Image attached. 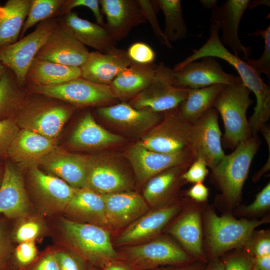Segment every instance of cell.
Here are the masks:
<instances>
[{
	"instance_id": "cell-4",
	"label": "cell",
	"mask_w": 270,
	"mask_h": 270,
	"mask_svg": "<svg viewBox=\"0 0 270 270\" xmlns=\"http://www.w3.org/2000/svg\"><path fill=\"white\" fill-rule=\"evenodd\" d=\"M260 142L257 136L240 143L214 168L212 176L220 186L224 200L230 206L238 204L243 187Z\"/></svg>"
},
{
	"instance_id": "cell-55",
	"label": "cell",
	"mask_w": 270,
	"mask_h": 270,
	"mask_svg": "<svg viewBox=\"0 0 270 270\" xmlns=\"http://www.w3.org/2000/svg\"><path fill=\"white\" fill-rule=\"evenodd\" d=\"M100 268L102 270H133L128 264L121 260L110 261Z\"/></svg>"
},
{
	"instance_id": "cell-45",
	"label": "cell",
	"mask_w": 270,
	"mask_h": 270,
	"mask_svg": "<svg viewBox=\"0 0 270 270\" xmlns=\"http://www.w3.org/2000/svg\"><path fill=\"white\" fill-rule=\"evenodd\" d=\"M20 130L14 118L0 121V160L8 158L10 146Z\"/></svg>"
},
{
	"instance_id": "cell-11",
	"label": "cell",
	"mask_w": 270,
	"mask_h": 270,
	"mask_svg": "<svg viewBox=\"0 0 270 270\" xmlns=\"http://www.w3.org/2000/svg\"><path fill=\"white\" fill-rule=\"evenodd\" d=\"M58 24L54 20H47L20 40L0 48V62L10 70L20 86L26 84L31 64Z\"/></svg>"
},
{
	"instance_id": "cell-13",
	"label": "cell",
	"mask_w": 270,
	"mask_h": 270,
	"mask_svg": "<svg viewBox=\"0 0 270 270\" xmlns=\"http://www.w3.org/2000/svg\"><path fill=\"white\" fill-rule=\"evenodd\" d=\"M84 188L104 196L132 191L134 181L115 158L107 155L89 156Z\"/></svg>"
},
{
	"instance_id": "cell-42",
	"label": "cell",
	"mask_w": 270,
	"mask_h": 270,
	"mask_svg": "<svg viewBox=\"0 0 270 270\" xmlns=\"http://www.w3.org/2000/svg\"><path fill=\"white\" fill-rule=\"evenodd\" d=\"M250 36H261L264 40V48L262 55L258 60L244 58L243 60L260 74H264L270 78V26L265 30H258Z\"/></svg>"
},
{
	"instance_id": "cell-12",
	"label": "cell",
	"mask_w": 270,
	"mask_h": 270,
	"mask_svg": "<svg viewBox=\"0 0 270 270\" xmlns=\"http://www.w3.org/2000/svg\"><path fill=\"white\" fill-rule=\"evenodd\" d=\"M172 69L164 62L158 64L154 78L144 91L128 102L133 108L164 113L178 108L185 100L190 90L175 87Z\"/></svg>"
},
{
	"instance_id": "cell-61",
	"label": "cell",
	"mask_w": 270,
	"mask_h": 270,
	"mask_svg": "<svg viewBox=\"0 0 270 270\" xmlns=\"http://www.w3.org/2000/svg\"><path fill=\"white\" fill-rule=\"evenodd\" d=\"M6 69L7 68L1 62H0V79L6 70Z\"/></svg>"
},
{
	"instance_id": "cell-29",
	"label": "cell",
	"mask_w": 270,
	"mask_h": 270,
	"mask_svg": "<svg viewBox=\"0 0 270 270\" xmlns=\"http://www.w3.org/2000/svg\"><path fill=\"white\" fill-rule=\"evenodd\" d=\"M124 140L122 136L98 124L91 112H87L72 132L70 145L75 150H96L119 144Z\"/></svg>"
},
{
	"instance_id": "cell-34",
	"label": "cell",
	"mask_w": 270,
	"mask_h": 270,
	"mask_svg": "<svg viewBox=\"0 0 270 270\" xmlns=\"http://www.w3.org/2000/svg\"><path fill=\"white\" fill-rule=\"evenodd\" d=\"M30 4L31 0H9L0 6V48L18 41Z\"/></svg>"
},
{
	"instance_id": "cell-25",
	"label": "cell",
	"mask_w": 270,
	"mask_h": 270,
	"mask_svg": "<svg viewBox=\"0 0 270 270\" xmlns=\"http://www.w3.org/2000/svg\"><path fill=\"white\" fill-rule=\"evenodd\" d=\"M88 159L89 156L70 153L57 148L42 160L38 166L78 190L85 186Z\"/></svg>"
},
{
	"instance_id": "cell-14",
	"label": "cell",
	"mask_w": 270,
	"mask_h": 270,
	"mask_svg": "<svg viewBox=\"0 0 270 270\" xmlns=\"http://www.w3.org/2000/svg\"><path fill=\"white\" fill-rule=\"evenodd\" d=\"M172 77L175 87L188 90L242 82L240 77L226 72L212 57L204 58L200 62L189 63L176 70L172 69Z\"/></svg>"
},
{
	"instance_id": "cell-59",
	"label": "cell",
	"mask_w": 270,
	"mask_h": 270,
	"mask_svg": "<svg viewBox=\"0 0 270 270\" xmlns=\"http://www.w3.org/2000/svg\"><path fill=\"white\" fill-rule=\"evenodd\" d=\"M262 4H265L266 6H270V0H252V1L250 0L248 8H249L250 10H252Z\"/></svg>"
},
{
	"instance_id": "cell-19",
	"label": "cell",
	"mask_w": 270,
	"mask_h": 270,
	"mask_svg": "<svg viewBox=\"0 0 270 270\" xmlns=\"http://www.w3.org/2000/svg\"><path fill=\"white\" fill-rule=\"evenodd\" d=\"M218 114L212 108L192 123L196 159H202L212 170L226 156L222 148Z\"/></svg>"
},
{
	"instance_id": "cell-50",
	"label": "cell",
	"mask_w": 270,
	"mask_h": 270,
	"mask_svg": "<svg viewBox=\"0 0 270 270\" xmlns=\"http://www.w3.org/2000/svg\"><path fill=\"white\" fill-rule=\"evenodd\" d=\"M207 167L202 159L197 158L182 174V178L185 182H203L208 174Z\"/></svg>"
},
{
	"instance_id": "cell-43",
	"label": "cell",
	"mask_w": 270,
	"mask_h": 270,
	"mask_svg": "<svg viewBox=\"0 0 270 270\" xmlns=\"http://www.w3.org/2000/svg\"><path fill=\"white\" fill-rule=\"evenodd\" d=\"M144 16L151 25L153 31L160 42L169 48L172 46L160 27L157 19V10H159L154 0H136Z\"/></svg>"
},
{
	"instance_id": "cell-7",
	"label": "cell",
	"mask_w": 270,
	"mask_h": 270,
	"mask_svg": "<svg viewBox=\"0 0 270 270\" xmlns=\"http://www.w3.org/2000/svg\"><path fill=\"white\" fill-rule=\"evenodd\" d=\"M138 143L162 154L190 152L195 156L192 124L183 118L178 107L164 112L162 120L144 134Z\"/></svg>"
},
{
	"instance_id": "cell-27",
	"label": "cell",
	"mask_w": 270,
	"mask_h": 270,
	"mask_svg": "<svg viewBox=\"0 0 270 270\" xmlns=\"http://www.w3.org/2000/svg\"><path fill=\"white\" fill-rule=\"evenodd\" d=\"M63 214L72 221L109 229L102 196L84 188L76 190Z\"/></svg>"
},
{
	"instance_id": "cell-28",
	"label": "cell",
	"mask_w": 270,
	"mask_h": 270,
	"mask_svg": "<svg viewBox=\"0 0 270 270\" xmlns=\"http://www.w3.org/2000/svg\"><path fill=\"white\" fill-rule=\"evenodd\" d=\"M202 220L200 210L190 208L177 218L168 232L190 255L205 262Z\"/></svg>"
},
{
	"instance_id": "cell-20",
	"label": "cell",
	"mask_w": 270,
	"mask_h": 270,
	"mask_svg": "<svg viewBox=\"0 0 270 270\" xmlns=\"http://www.w3.org/2000/svg\"><path fill=\"white\" fill-rule=\"evenodd\" d=\"M249 2V0H228L212 10L210 18L212 24L222 30V44L230 47L232 54L238 58L242 54L244 58H249L252 53L250 46L246 47L242 44L238 32L241 19Z\"/></svg>"
},
{
	"instance_id": "cell-41",
	"label": "cell",
	"mask_w": 270,
	"mask_h": 270,
	"mask_svg": "<svg viewBox=\"0 0 270 270\" xmlns=\"http://www.w3.org/2000/svg\"><path fill=\"white\" fill-rule=\"evenodd\" d=\"M36 241H29L16 246L12 258L13 270H29L39 256Z\"/></svg>"
},
{
	"instance_id": "cell-44",
	"label": "cell",
	"mask_w": 270,
	"mask_h": 270,
	"mask_svg": "<svg viewBox=\"0 0 270 270\" xmlns=\"http://www.w3.org/2000/svg\"><path fill=\"white\" fill-rule=\"evenodd\" d=\"M244 248L254 258L270 256V231H254Z\"/></svg>"
},
{
	"instance_id": "cell-30",
	"label": "cell",
	"mask_w": 270,
	"mask_h": 270,
	"mask_svg": "<svg viewBox=\"0 0 270 270\" xmlns=\"http://www.w3.org/2000/svg\"><path fill=\"white\" fill-rule=\"evenodd\" d=\"M158 64L134 62L120 74L109 86L114 96L122 102H129L152 82Z\"/></svg>"
},
{
	"instance_id": "cell-38",
	"label": "cell",
	"mask_w": 270,
	"mask_h": 270,
	"mask_svg": "<svg viewBox=\"0 0 270 270\" xmlns=\"http://www.w3.org/2000/svg\"><path fill=\"white\" fill-rule=\"evenodd\" d=\"M154 1L164 14L166 27L164 32L168 41L171 43L186 38L188 29L182 15L181 0Z\"/></svg>"
},
{
	"instance_id": "cell-15",
	"label": "cell",
	"mask_w": 270,
	"mask_h": 270,
	"mask_svg": "<svg viewBox=\"0 0 270 270\" xmlns=\"http://www.w3.org/2000/svg\"><path fill=\"white\" fill-rule=\"evenodd\" d=\"M126 156L140 184H145L155 176L171 168L192 164L196 160L192 152L162 154L148 150L138 143L128 148Z\"/></svg>"
},
{
	"instance_id": "cell-36",
	"label": "cell",
	"mask_w": 270,
	"mask_h": 270,
	"mask_svg": "<svg viewBox=\"0 0 270 270\" xmlns=\"http://www.w3.org/2000/svg\"><path fill=\"white\" fill-rule=\"evenodd\" d=\"M49 232L44 216L38 212L11 221V237L16 245L42 239Z\"/></svg>"
},
{
	"instance_id": "cell-48",
	"label": "cell",
	"mask_w": 270,
	"mask_h": 270,
	"mask_svg": "<svg viewBox=\"0 0 270 270\" xmlns=\"http://www.w3.org/2000/svg\"><path fill=\"white\" fill-rule=\"evenodd\" d=\"M270 208V184L268 183L256 196L254 202L243 207L240 212L244 216H253L268 211Z\"/></svg>"
},
{
	"instance_id": "cell-40",
	"label": "cell",
	"mask_w": 270,
	"mask_h": 270,
	"mask_svg": "<svg viewBox=\"0 0 270 270\" xmlns=\"http://www.w3.org/2000/svg\"><path fill=\"white\" fill-rule=\"evenodd\" d=\"M11 221L0 214V270H13L12 258L16 244L10 234Z\"/></svg>"
},
{
	"instance_id": "cell-23",
	"label": "cell",
	"mask_w": 270,
	"mask_h": 270,
	"mask_svg": "<svg viewBox=\"0 0 270 270\" xmlns=\"http://www.w3.org/2000/svg\"><path fill=\"white\" fill-rule=\"evenodd\" d=\"M57 143L56 139L20 129L10 146L8 158L22 170L38 166L42 160L58 148Z\"/></svg>"
},
{
	"instance_id": "cell-10",
	"label": "cell",
	"mask_w": 270,
	"mask_h": 270,
	"mask_svg": "<svg viewBox=\"0 0 270 270\" xmlns=\"http://www.w3.org/2000/svg\"><path fill=\"white\" fill-rule=\"evenodd\" d=\"M31 86L34 93L60 100L74 108H100L118 101L109 86L94 83L82 77L54 86Z\"/></svg>"
},
{
	"instance_id": "cell-54",
	"label": "cell",
	"mask_w": 270,
	"mask_h": 270,
	"mask_svg": "<svg viewBox=\"0 0 270 270\" xmlns=\"http://www.w3.org/2000/svg\"><path fill=\"white\" fill-rule=\"evenodd\" d=\"M206 266L204 262L199 261L180 265L162 266L152 270H204Z\"/></svg>"
},
{
	"instance_id": "cell-22",
	"label": "cell",
	"mask_w": 270,
	"mask_h": 270,
	"mask_svg": "<svg viewBox=\"0 0 270 270\" xmlns=\"http://www.w3.org/2000/svg\"><path fill=\"white\" fill-rule=\"evenodd\" d=\"M134 62L126 50L116 48L106 52H90L80 68L82 78L98 84L110 86L124 70Z\"/></svg>"
},
{
	"instance_id": "cell-5",
	"label": "cell",
	"mask_w": 270,
	"mask_h": 270,
	"mask_svg": "<svg viewBox=\"0 0 270 270\" xmlns=\"http://www.w3.org/2000/svg\"><path fill=\"white\" fill-rule=\"evenodd\" d=\"M250 93L242 82L226 85L215 101L213 108L220 114L224 126L226 148H235L252 136L246 118L248 110L253 103Z\"/></svg>"
},
{
	"instance_id": "cell-33",
	"label": "cell",
	"mask_w": 270,
	"mask_h": 270,
	"mask_svg": "<svg viewBox=\"0 0 270 270\" xmlns=\"http://www.w3.org/2000/svg\"><path fill=\"white\" fill-rule=\"evenodd\" d=\"M82 77L80 68L35 58L26 78L31 86H50L62 84Z\"/></svg>"
},
{
	"instance_id": "cell-37",
	"label": "cell",
	"mask_w": 270,
	"mask_h": 270,
	"mask_svg": "<svg viewBox=\"0 0 270 270\" xmlns=\"http://www.w3.org/2000/svg\"><path fill=\"white\" fill-rule=\"evenodd\" d=\"M14 74L6 70L0 79V121L13 118L26 97Z\"/></svg>"
},
{
	"instance_id": "cell-63",
	"label": "cell",
	"mask_w": 270,
	"mask_h": 270,
	"mask_svg": "<svg viewBox=\"0 0 270 270\" xmlns=\"http://www.w3.org/2000/svg\"><path fill=\"white\" fill-rule=\"evenodd\" d=\"M252 270H256L254 268V267H253Z\"/></svg>"
},
{
	"instance_id": "cell-39",
	"label": "cell",
	"mask_w": 270,
	"mask_h": 270,
	"mask_svg": "<svg viewBox=\"0 0 270 270\" xmlns=\"http://www.w3.org/2000/svg\"><path fill=\"white\" fill-rule=\"evenodd\" d=\"M65 0H31L28 16L24 24L21 36L38 22H42L56 13L65 4Z\"/></svg>"
},
{
	"instance_id": "cell-60",
	"label": "cell",
	"mask_w": 270,
	"mask_h": 270,
	"mask_svg": "<svg viewBox=\"0 0 270 270\" xmlns=\"http://www.w3.org/2000/svg\"><path fill=\"white\" fill-rule=\"evenodd\" d=\"M5 164L4 165L0 164V187L1 186L4 176L5 171Z\"/></svg>"
},
{
	"instance_id": "cell-46",
	"label": "cell",
	"mask_w": 270,
	"mask_h": 270,
	"mask_svg": "<svg viewBox=\"0 0 270 270\" xmlns=\"http://www.w3.org/2000/svg\"><path fill=\"white\" fill-rule=\"evenodd\" d=\"M61 270H87L88 264L74 252L63 248H55Z\"/></svg>"
},
{
	"instance_id": "cell-57",
	"label": "cell",
	"mask_w": 270,
	"mask_h": 270,
	"mask_svg": "<svg viewBox=\"0 0 270 270\" xmlns=\"http://www.w3.org/2000/svg\"><path fill=\"white\" fill-rule=\"evenodd\" d=\"M204 270H224V262L218 258H212Z\"/></svg>"
},
{
	"instance_id": "cell-26",
	"label": "cell",
	"mask_w": 270,
	"mask_h": 270,
	"mask_svg": "<svg viewBox=\"0 0 270 270\" xmlns=\"http://www.w3.org/2000/svg\"><path fill=\"white\" fill-rule=\"evenodd\" d=\"M109 228L128 226L150 210V207L139 194L132 191L102 196Z\"/></svg>"
},
{
	"instance_id": "cell-32",
	"label": "cell",
	"mask_w": 270,
	"mask_h": 270,
	"mask_svg": "<svg viewBox=\"0 0 270 270\" xmlns=\"http://www.w3.org/2000/svg\"><path fill=\"white\" fill-rule=\"evenodd\" d=\"M192 164L176 166L151 178L144 189L143 197L154 208L170 204L184 181L182 176Z\"/></svg>"
},
{
	"instance_id": "cell-47",
	"label": "cell",
	"mask_w": 270,
	"mask_h": 270,
	"mask_svg": "<svg viewBox=\"0 0 270 270\" xmlns=\"http://www.w3.org/2000/svg\"><path fill=\"white\" fill-rule=\"evenodd\" d=\"M126 52L130 58L136 64H153L156 58L154 50L144 42H138L133 44Z\"/></svg>"
},
{
	"instance_id": "cell-1",
	"label": "cell",
	"mask_w": 270,
	"mask_h": 270,
	"mask_svg": "<svg viewBox=\"0 0 270 270\" xmlns=\"http://www.w3.org/2000/svg\"><path fill=\"white\" fill-rule=\"evenodd\" d=\"M220 30L217 25L212 24L210 36L206 44L198 50H192V54L177 64L173 69L178 70L205 57L219 58L229 63L238 72L242 84L256 96V104L248 124L252 136H256L270 119V87L262 79L260 74L243 59L230 52L222 44L219 37Z\"/></svg>"
},
{
	"instance_id": "cell-24",
	"label": "cell",
	"mask_w": 270,
	"mask_h": 270,
	"mask_svg": "<svg viewBox=\"0 0 270 270\" xmlns=\"http://www.w3.org/2000/svg\"><path fill=\"white\" fill-rule=\"evenodd\" d=\"M100 4L106 19L104 26L116 42L147 22L136 0H100Z\"/></svg>"
},
{
	"instance_id": "cell-53",
	"label": "cell",
	"mask_w": 270,
	"mask_h": 270,
	"mask_svg": "<svg viewBox=\"0 0 270 270\" xmlns=\"http://www.w3.org/2000/svg\"><path fill=\"white\" fill-rule=\"evenodd\" d=\"M186 196L197 202H204L209 196L208 188L202 183L195 184L186 192Z\"/></svg>"
},
{
	"instance_id": "cell-2",
	"label": "cell",
	"mask_w": 270,
	"mask_h": 270,
	"mask_svg": "<svg viewBox=\"0 0 270 270\" xmlns=\"http://www.w3.org/2000/svg\"><path fill=\"white\" fill-rule=\"evenodd\" d=\"M58 224L59 244L78 254L89 265L101 268L110 261L120 260L108 229L64 216L60 218Z\"/></svg>"
},
{
	"instance_id": "cell-17",
	"label": "cell",
	"mask_w": 270,
	"mask_h": 270,
	"mask_svg": "<svg viewBox=\"0 0 270 270\" xmlns=\"http://www.w3.org/2000/svg\"><path fill=\"white\" fill-rule=\"evenodd\" d=\"M90 52L63 25L58 24L35 58L60 64L80 68Z\"/></svg>"
},
{
	"instance_id": "cell-3",
	"label": "cell",
	"mask_w": 270,
	"mask_h": 270,
	"mask_svg": "<svg viewBox=\"0 0 270 270\" xmlns=\"http://www.w3.org/2000/svg\"><path fill=\"white\" fill-rule=\"evenodd\" d=\"M50 99L26 98L13 117L19 128L56 139L76 108Z\"/></svg>"
},
{
	"instance_id": "cell-8",
	"label": "cell",
	"mask_w": 270,
	"mask_h": 270,
	"mask_svg": "<svg viewBox=\"0 0 270 270\" xmlns=\"http://www.w3.org/2000/svg\"><path fill=\"white\" fill-rule=\"evenodd\" d=\"M120 259L133 270H152L158 268L193 262V258L171 238L157 236L148 242L130 246L119 252Z\"/></svg>"
},
{
	"instance_id": "cell-62",
	"label": "cell",
	"mask_w": 270,
	"mask_h": 270,
	"mask_svg": "<svg viewBox=\"0 0 270 270\" xmlns=\"http://www.w3.org/2000/svg\"><path fill=\"white\" fill-rule=\"evenodd\" d=\"M87 270H102L100 268L94 266H92L88 265Z\"/></svg>"
},
{
	"instance_id": "cell-49",
	"label": "cell",
	"mask_w": 270,
	"mask_h": 270,
	"mask_svg": "<svg viewBox=\"0 0 270 270\" xmlns=\"http://www.w3.org/2000/svg\"><path fill=\"white\" fill-rule=\"evenodd\" d=\"M224 270H252L254 258L246 251L237 252L224 261Z\"/></svg>"
},
{
	"instance_id": "cell-21",
	"label": "cell",
	"mask_w": 270,
	"mask_h": 270,
	"mask_svg": "<svg viewBox=\"0 0 270 270\" xmlns=\"http://www.w3.org/2000/svg\"><path fill=\"white\" fill-rule=\"evenodd\" d=\"M98 114L122 130L133 134H146L164 117V113L133 108L128 102L98 108Z\"/></svg>"
},
{
	"instance_id": "cell-56",
	"label": "cell",
	"mask_w": 270,
	"mask_h": 270,
	"mask_svg": "<svg viewBox=\"0 0 270 270\" xmlns=\"http://www.w3.org/2000/svg\"><path fill=\"white\" fill-rule=\"evenodd\" d=\"M254 261L256 270H270V256L255 258Z\"/></svg>"
},
{
	"instance_id": "cell-6",
	"label": "cell",
	"mask_w": 270,
	"mask_h": 270,
	"mask_svg": "<svg viewBox=\"0 0 270 270\" xmlns=\"http://www.w3.org/2000/svg\"><path fill=\"white\" fill-rule=\"evenodd\" d=\"M204 220L206 240L212 258L244 248L256 228L269 220L268 218L260 220H238L228 214L219 216L211 210L206 211Z\"/></svg>"
},
{
	"instance_id": "cell-35",
	"label": "cell",
	"mask_w": 270,
	"mask_h": 270,
	"mask_svg": "<svg viewBox=\"0 0 270 270\" xmlns=\"http://www.w3.org/2000/svg\"><path fill=\"white\" fill-rule=\"evenodd\" d=\"M226 85L215 84L208 87L190 90L186 99L178 106L182 116L192 123L210 109Z\"/></svg>"
},
{
	"instance_id": "cell-58",
	"label": "cell",
	"mask_w": 270,
	"mask_h": 270,
	"mask_svg": "<svg viewBox=\"0 0 270 270\" xmlns=\"http://www.w3.org/2000/svg\"><path fill=\"white\" fill-rule=\"evenodd\" d=\"M200 2L206 8H209L212 10L218 6L217 0H200Z\"/></svg>"
},
{
	"instance_id": "cell-18",
	"label": "cell",
	"mask_w": 270,
	"mask_h": 270,
	"mask_svg": "<svg viewBox=\"0 0 270 270\" xmlns=\"http://www.w3.org/2000/svg\"><path fill=\"white\" fill-rule=\"evenodd\" d=\"M0 187V214L12 221L36 210L28 196L22 170L8 161Z\"/></svg>"
},
{
	"instance_id": "cell-16",
	"label": "cell",
	"mask_w": 270,
	"mask_h": 270,
	"mask_svg": "<svg viewBox=\"0 0 270 270\" xmlns=\"http://www.w3.org/2000/svg\"><path fill=\"white\" fill-rule=\"evenodd\" d=\"M184 205V202L170 203L150 210L127 226L118 238L117 245H136L156 238L182 210Z\"/></svg>"
},
{
	"instance_id": "cell-51",
	"label": "cell",
	"mask_w": 270,
	"mask_h": 270,
	"mask_svg": "<svg viewBox=\"0 0 270 270\" xmlns=\"http://www.w3.org/2000/svg\"><path fill=\"white\" fill-rule=\"evenodd\" d=\"M84 6L90 9L93 12L97 24L104 26L103 16L100 10V4L98 0H66L63 7V10L66 14L71 12V10L76 7Z\"/></svg>"
},
{
	"instance_id": "cell-52",
	"label": "cell",
	"mask_w": 270,
	"mask_h": 270,
	"mask_svg": "<svg viewBox=\"0 0 270 270\" xmlns=\"http://www.w3.org/2000/svg\"><path fill=\"white\" fill-rule=\"evenodd\" d=\"M29 270H61L56 248H50L40 254L38 260Z\"/></svg>"
},
{
	"instance_id": "cell-31",
	"label": "cell",
	"mask_w": 270,
	"mask_h": 270,
	"mask_svg": "<svg viewBox=\"0 0 270 270\" xmlns=\"http://www.w3.org/2000/svg\"><path fill=\"white\" fill-rule=\"evenodd\" d=\"M60 24L82 44L97 52L106 53L116 48L117 42L104 26L82 19L75 12L66 14Z\"/></svg>"
},
{
	"instance_id": "cell-9",
	"label": "cell",
	"mask_w": 270,
	"mask_h": 270,
	"mask_svg": "<svg viewBox=\"0 0 270 270\" xmlns=\"http://www.w3.org/2000/svg\"><path fill=\"white\" fill-rule=\"evenodd\" d=\"M38 166L27 169L29 198L32 206L44 216L63 214L76 189L62 179L46 174Z\"/></svg>"
}]
</instances>
